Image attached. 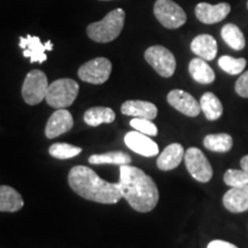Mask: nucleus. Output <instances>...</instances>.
Instances as JSON below:
<instances>
[{"label":"nucleus","mask_w":248,"mask_h":248,"mask_svg":"<svg viewBox=\"0 0 248 248\" xmlns=\"http://www.w3.org/2000/svg\"><path fill=\"white\" fill-rule=\"evenodd\" d=\"M119 185L122 197L139 213L151 212L159 202V190L153 178L137 167L121 166Z\"/></svg>","instance_id":"f257e3e1"},{"label":"nucleus","mask_w":248,"mask_h":248,"mask_svg":"<svg viewBox=\"0 0 248 248\" xmlns=\"http://www.w3.org/2000/svg\"><path fill=\"white\" fill-rule=\"evenodd\" d=\"M68 183L75 193L86 200L99 203H116L122 199L119 183H109L99 177L91 168L76 166L68 175Z\"/></svg>","instance_id":"f03ea898"},{"label":"nucleus","mask_w":248,"mask_h":248,"mask_svg":"<svg viewBox=\"0 0 248 248\" xmlns=\"http://www.w3.org/2000/svg\"><path fill=\"white\" fill-rule=\"evenodd\" d=\"M124 11L122 8H116L109 12L101 21L90 24L86 32L93 42L109 43L120 36L124 27Z\"/></svg>","instance_id":"7ed1b4c3"},{"label":"nucleus","mask_w":248,"mask_h":248,"mask_svg":"<svg viewBox=\"0 0 248 248\" xmlns=\"http://www.w3.org/2000/svg\"><path fill=\"white\" fill-rule=\"evenodd\" d=\"M79 85L71 78H60L54 80L48 86L45 100L48 106L61 109L74 104L78 95Z\"/></svg>","instance_id":"20e7f679"},{"label":"nucleus","mask_w":248,"mask_h":248,"mask_svg":"<svg viewBox=\"0 0 248 248\" xmlns=\"http://www.w3.org/2000/svg\"><path fill=\"white\" fill-rule=\"evenodd\" d=\"M48 86L47 77L42 70H31L30 73H28L22 85V97L24 101L31 106L40 104L46 98Z\"/></svg>","instance_id":"39448f33"},{"label":"nucleus","mask_w":248,"mask_h":248,"mask_svg":"<svg viewBox=\"0 0 248 248\" xmlns=\"http://www.w3.org/2000/svg\"><path fill=\"white\" fill-rule=\"evenodd\" d=\"M154 15L168 29H177L184 26L187 20L184 9L172 0H156L154 4Z\"/></svg>","instance_id":"423d86ee"},{"label":"nucleus","mask_w":248,"mask_h":248,"mask_svg":"<svg viewBox=\"0 0 248 248\" xmlns=\"http://www.w3.org/2000/svg\"><path fill=\"white\" fill-rule=\"evenodd\" d=\"M185 166L188 172L195 181L200 183H208L213 177L212 164L202 153V151L197 147H191L185 152Z\"/></svg>","instance_id":"0eeeda50"},{"label":"nucleus","mask_w":248,"mask_h":248,"mask_svg":"<svg viewBox=\"0 0 248 248\" xmlns=\"http://www.w3.org/2000/svg\"><path fill=\"white\" fill-rule=\"evenodd\" d=\"M145 60L154 68L160 76L171 77L176 70V59L168 48L156 45L145 51Z\"/></svg>","instance_id":"6e6552de"},{"label":"nucleus","mask_w":248,"mask_h":248,"mask_svg":"<svg viewBox=\"0 0 248 248\" xmlns=\"http://www.w3.org/2000/svg\"><path fill=\"white\" fill-rule=\"evenodd\" d=\"M111 73V62L106 58H95L78 69V77L90 84H104Z\"/></svg>","instance_id":"1a4fd4ad"},{"label":"nucleus","mask_w":248,"mask_h":248,"mask_svg":"<svg viewBox=\"0 0 248 248\" xmlns=\"http://www.w3.org/2000/svg\"><path fill=\"white\" fill-rule=\"evenodd\" d=\"M167 100L175 109L186 116L195 117L200 114L201 106L200 102L195 100L193 95L183 90H172L168 93Z\"/></svg>","instance_id":"9d476101"},{"label":"nucleus","mask_w":248,"mask_h":248,"mask_svg":"<svg viewBox=\"0 0 248 248\" xmlns=\"http://www.w3.org/2000/svg\"><path fill=\"white\" fill-rule=\"evenodd\" d=\"M20 47L23 49V57L29 58L31 63L35 62H45L47 60L45 51H52L53 44L51 40L43 44L42 40L37 36H27L20 37Z\"/></svg>","instance_id":"9b49d317"},{"label":"nucleus","mask_w":248,"mask_h":248,"mask_svg":"<svg viewBox=\"0 0 248 248\" xmlns=\"http://www.w3.org/2000/svg\"><path fill=\"white\" fill-rule=\"evenodd\" d=\"M124 142L130 150L146 157H153L159 154V146L145 133L130 131L124 136Z\"/></svg>","instance_id":"f8f14e48"},{"label":"nucleus","mask_w":248,"mask_h":248,"mask_svg":"<svg viewBox=\"0 0 248 248\" xmlns=\"http://www.w3.org/2000/svg\"><path fill=\"white\" fill-rule=\"evenodd\" d=\"M231 11V6L228 2H219L217 5H210L208 2H200L195 7V16L204 24L218 23L228 16Z\"/></svg>","instance_id":"ddd939ff"},{"label":"nucleus","mask_w":248,"mask_h":248,"mask_svg":"<svg viewBox=\"0 0 248 248\" xmlns=\"http://www.w3.org/2000/svg\"><path fill=\"white\" fill-rule=\"evenodd\" d=\"M74 120L69 111L61 108L55 110L48 119V122L45 128V136L48 139H53L63 135L73 129Z\"/></svg>","instance_id":"4468645a"},{"label":"nucleus","mask_w":248,"mask_h":248,"mask_svg":"<svg viewBox=\"0 0 248 248\" xmlns=\"http://www.w3.org/2000/svg\"><path fill=\"white\" fill-rule=\"evenodd\" d=\"M223 204L229 212L239 214L248 210V186L231 187L223 197Z\"/></svg>","instance_id":"2eb2a0df"},{"label":"nucleus","mask_w":248,"mask_h":248,"mask_svg":"<svg viewBox=\"0 0 248 248\" xmlns=\"http://www.w3.org/2000/svg\"><path fill=\"white\" fill-rule=\"evenodd\" d=\"M124 115L138 117V119L154 120L157 116V107L154 104L142 100H128L121 107Z\"/></svg>","instance_id":"dca6fc26"},{"label":"nucleus","mask_w":248,"mask_h":248,"mask_svg":"<svg viewBox=\"0 0 248 248\" xmlns=\"http://www.w3.org/2000/svg\"><path fill=\"white\" fill-rule=\"evenodd\" d=\"M191 51L203 60L212 61L216 58L218 51L216 39L207 33L197 36L191 43Z\"/></svg>","instance_id":"f3484780"},{"label":"nucleus","mask_w":248,"mask_h":248,"mask_svg":"<svg viewBox=\"0 0 248 248\" xmlns=\"http://www.w3.org/2000/svg\"><path fill=\"white\" fill-rule=\"evenodd\" d=\"M185 152L184 148L178 142H173L170 144L169 146L164 148L162 153L160 154L159 159H157V167L159 169L168 171V170H172L177 168L182 160L184 159Z\"/></svg>","instance_id":"a211bd4d"},{"label":"nucleus","mask_w":248,"mask_h":248,"mask_svg":"<svg viewBox=\"0 0 248 248\" xmlns=\"http://www.w3.org/2000/svg\"><path fill=\"white\" fill-rule=\"evenodd\" d=\"M23 199L16 190L7 185L0 187V210L2 213H15L23 207Z\"/></svg>","instance_id":"6ab92c4d"},{"label":"nucleus","mask_w":248,"mask_h":248,"mask_svg":"<svg viewBox=\"0 0 248 248\" xmlns=\"http://www.w3.org/2000/svg\"><path fill=\"white\" fill-rule=\"evenodd\" d=\"M191 76L200 84H210L215 80V73L206 60L201 58L192 59L188 64Z\"/></svg>","instance_id":"aec40b11"},{"label":"nucleus","mask_w":248,"mask_h":248,"mask_svg":"<svg viewBox=\"0 0 248 248\" xmlns=\"http://www.w3.org/2000/svg\"><path fill=\"white\" fill-rule=\"evenodd\" d=\"M201 111L207 120L216 121L222 116L223 105L221 100L212 92H206L200 99Z\"/></svg>","instance_id":"412c9836"},{"label":"nucleus","mask_w":248,"mask_h":248,"mask_svg":"<svg viewBox=\"0 0 248 248\" xmlns=\"http://www.w3.org/2000/svg\"><path fill=\"white\" fill-rule=\"evenodd\" d=\"M115 113L108 107H92L85 111L84 122L90 126H98L102 123H111L115 121Z\"/></svg>","instance_id":"4be33fe9"},{"label":"nucleus","mask_w":248,"mask_h":248,"mask_svg":"<svg viewBox=\"0 0 248 248\" xmlns=\"http://www.w3.org/2000/svg\"><path fill=\"white\" fill-rule=\"evenodd\" d=\"M221 36L224 42L235 51H241L246 46V39L239 28L233 23H228L222 28Z\"/></svg>","instance_id":"5701e85b"},{"label":"nucleus","mask_w":248,"mask_h":248,"mask_svg":"<svg viewBox=\"0 0 248 248\" xmlns=\"http://www.w3.org/2000/svg\"><path fill=\"white\" fill-rule=\"evenodd\" d=\"M203 145L209 151L225 153L233 146V139L228 133H214L204 137Z\"/></svg>","instance_id":"b1692460"},{"label":"nucleus","mask_w":248,"mask_h":248,"mask_svg":"<svg viewBox=\"0 0 248 248\" xmlns=\"http://www.w3.org/2000/svg\"><path fill=\"white\" fill-rule=\"evenodd\" d=\"M91 164H119L125 166L131 163V156L125 152H108L105 154H94L89 157Z\"/></svg>","instance_id":"393cba45"},{"label":"nucleus","mask_w":248,"mask_h":248,"mask_svg":"<svg viewBox=\"0 0 248 248\" xmlns=\"http://www.w3.org/2000/svg\"><path fill=\"white\" fill-rule=\"evenodd\" d=\"M247 61L244 58H232L230 55H223L218 59V66L229 75H239L245 70Z\"/></svg>","instance_id":"a878e982"},{"label":"nucleus","mask_w":248,"mask_h":248,"mask_svg":"<svg viewBox=\"0 0 248 248\" xmlns=\"http://www.w3.org/2000/svg\"><path fill=\"white\" fill-rule=\"evenodd\" d=\"M48 152L55 159L67 160L77 156L82 152V148L70 144H64V142H57V144H53L49 147Z\"/></svg>","instance_id":"bb28decb"},{"label":"nucleus","mask_w":248,"mask_h":248,"mask_svg":"<svg viewBox=\"0 0 248 248\" xmlns=\"http://www.w3.org/2000/svg\"><path fill=\"white\" fill-rule=\"evenodd\" d=\"M224 183L231 187H245L248 186V171L246 170L229 169L224 173Z\"/></svg>","instance_id":"cd10ccee"},{"label":"nucleus","mask_w":248,"mask_h":248,"mask_svg":"<svg viewBox=\"0 0 248 248\" xmlns=\"http://www.w3.org/2000/svg\"><path fill=\"white\" fill-rule=\"evenodd\" d=\"M130 125L135 130H137V131L145 133L147 136H151V137H155L157 135V126L152 122V120L133 117L130 121Z\"/></svg>","instance_id":"c85d7f7f"},{"label":"nucleus","mask_w":248,"mask_h":248,"mask_svg":"<svg viewBox=\"0 0 248 248\" xmlns=\"http://www.w3.org/2000/svg\"><path fill=\"white\" fill-rule=\"evenodd\" d=\"M234 89L237 94H239L240 97L248 98V70L238 78Z\"/></svg>","instance_id":"c756f323"},{"label":"nucleus","mask_w":248,"mask_h":248,"mask_svg":"<svg viewBox=\"0 0 248 248\" xmlns=\"http://www.w3.org/2000/svg\"><path fill=\"white\" fill-rule=\"evenodd\" d=\"M207 248H238L235 245L224 240H213L208 244Z\"/></svg>","instance_id":"7c9ffc66"},{"label":"nucleus","mask_w":248,"mask_h":248,"mask_svg":"<svg viewBox=\"0 0 248 248\" xmlns=\"http://www.w3.org/2000/svg\"><path fill=\"white\" fill-rule=\"evenodd\" d=\"M240 166L244 170L248 171V155H245V156L240 161Z\"/></svg>","instance_id":"2f4dec72"},{"label":"nucleus","mask_w":248,"mask_h":248,"mask_svg":"<svg viewBox=\"0 0 248 248\" xmlns=\"http://www.w3.org/2000/svg\"><path fill=\"white\" fill-rule=\"evenodd\" d=\"M102 1H109V0H102Z\"/></svg>","instance_id":"473e14b6"},{"label":"nucleus","mask_w":248,"mask_h":248,"mask_svg":"<svg viewBox=\"0 0 248 248\" xmlns=\"http://www.w3.org/2000/svg\"><path fill=\"white\" fill-rule=\"evenodd\" d=\"M247 8H248V1H247Z\"/></svg>","instance_id":"72a5a7b5"}]
</instances>
